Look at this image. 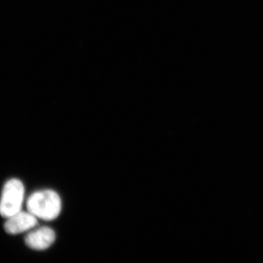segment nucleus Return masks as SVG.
<instances>
[{
    "label": "nucleus",
    "mask_w": 263,
    "mask_h": 263,
    "mask_svg": "<svg viewBox=\"0 0 263 263\" xmlns=\"http://www.w3.org/2000/svg\"><path fill=\"white\" fill-rule=\"evenodd\" d=\"M38 224V219L30 212L21 211L7 219L4 229L10 235H17L29 231Z\"/></svg>",
    "instance_id": "20e7f679"
},
{
    "label": "nucleus",
    "mask_w": 263,
    "mask_h": 263,
    "mask_svg": "<svg viewBox=\"0 0 263 263\" xmlns=\"http://www.w3.org/2000/svg\"><path fill=\"white\" fill-rule=\"evenodd\" d=\"M27 211L37 219L52 221L59 217L62 212L61 197L53 190L34 192L26 202Z\"/></svg>",
    "instance_id": "f257e3e1"
},
{
    "label": "nucleus",
    "mask_w": 263,
    "mask_h": 263,
    "mask_svg": "<svg viewBox=\"0 0 263 263\" xmlns=\"http://www.w3.org/2000/svg\"><path fill=\"white\" fill-rule=\"evenodd\" d=\"M25 195L23 183L19 179L8 180L5 183L0 197V215L10 217L22 210Z\"/></svg>",
    "instance_id": "f03ea898"
},
{
    "label": "nucleus",
    "mask_w": 263,
    "mask_h": 263,
    "mask_svg": "<svg viewBox=\"0 0 263 263\" xmlns=\"http://www.w3.org/2000/svg\"><path fill=\"white\" fill-rule=\"evenodd\" d=\"M56 238V233L49 227H35L26 235L25 243L33 250L43 251L51 247Z\"/></svg>",
    "instance_id": "7ed1b4c3"
}]
</instances>
